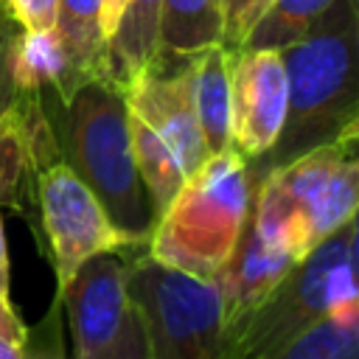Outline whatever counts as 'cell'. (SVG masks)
<instances>
[{
    "mask_svg": "<svg viewBox=\"0 0 359 359\" xmlns=\"http://www.w3.org/2000/svg\"><path fill=\"white\" fill-rule=\"evenodd\" d=\"M67 165L95 194L109 222L135 244L154 224L146 188L137 177L129 143V109L109 79H87L65 98Z\"/></svg>",
    "mask_w": 359,
    "mask_h": 359,
    "instance_id": "cell-4",
    "label": "cell"
},
{
    "mask_svg": "<svg viewBox=\"0 0 359 359\" xmlns=\"http://www.w3.org/2000/svg\"><path fill=\"white\" fill-rule=\"evenodd\" d=\"M3 3H6V0H3Z\"/></svg>",
    "mask_w": 359,
    "mask_h": 359,
    "instance_id": "cell-28",
    "label": "cell"
},
{
    "mask_svg": "<svg viewBox=\"0 0 359 359\" xmlns=\"http://www.w3.org/2000/svg\"><path fill=\"white\" fill-rule=\"evenodd\" d=\"M297 261L289 252L261 238V233L252 224V213H250L230 258L213 278V286L219 292V311H222L224 331L236 325L244 314H250L280 283V278Z\"/></svg>",
    "mask_w": 359,
    "mask_h": 359,
    "instance_id": "cell-11",
    "label": "cell"
},
{
    "mask_svg": "<svg viewBox=\"0 0 359 359\" xmlns=\"http://www.w3.org/2000/svg\"><path fill=\"white\" fill-rule=\"evenodd\" d=\"M45 140L48 126L36 109V95L25 98L14 112L0 118V205L14 202L22 177L39 163Z\"/></svg>",
    "mask_w": 359,
    "mask_h": 359,
    "instance_id": "cell-15",
    "label": "cell"
},
{
    "mask_svg": "<svg viewBox=\"0 0 359 359\" xmlns=\"http://www.w3.org/2000/svg\"><path fill=\"white\" fill-rule=\"evenodd\" d=\"M101 17H104V0H59L53 34L79 81L87 79L112 81Z\"/></svg>",
    "mask_w": 359,
    "mask_h": 359,
    "instance_id": "cell-13",
    "label": "cell"
},
{
    "mask_svg": "<svg viewBox=\"0 0 359 359\" xmlns=\"http://www.w3.org/2000/svg\"><path fill=\"white\" fill-rule=\"evenodd\" d=\"M286 67L280 50L238 48L230 56V140L244 160L266 154L286 118Z\"/></svg>",
    "mask_w": 359,
    "mask_h": 359,
    "instance_id": "cell-8",
    "label": "cell"
},
{
    "mask_svg": "<svg viewBox=\"0 0 359 359\" xmlns=\"http://www.w3.org/2000/svg\"><path fill=\"white\" fill-rule=\"evenodd\" d=\"M129 143H132V157H135L137 177H140V182L146 188V196H149L151 216L157 219L165 210V205L174 199L180 185L185 182V174H182L177 157L171 154V149L157 137V132L149 129L132 112H129Z\"/></svg>",
    "mask_w": 359,
    "mask_h": 359,
    "instance_id": "cell-17",
    "label": "cell"
},
{
    "mask_svg": "<svg viewBox=\"0 0 359 359\" xmlns=\"http://www.w3.org/2000/svg\"><path fill=\"white\" fill-rule=\"evenodd\" d=\"M6 8L25 34H48L56 28L59 0H6Z\"/></svg>",
    "mask_w": 359,
    "mask_h": 359,
    "instance_id": "cell-23",
    "label": "cell"
},
{
    "mask_svg": "<svg viewBox=\"0 0 359 359\" xmlns=\"http://www.w3.org/2000/svg\"><path fill=\"white\" fill-rule=\"evenodd\" d=\"M269 359H359V309L311 325Z\"/></svg>",
    "mask_w": 359,
    "mask_h": 359,
    "instance_id": "cell-19",
    "label": "cell"
},
{
    "mask_svg": "<svg viewBox=\"0 0 359 359\" xmlns=\"http://www.w3.org/2000/svg\"><path fill=\"white\" fill-rule=\"evenodd\" d=\"M163 0H123L115 31L107 42L109 73L121 87L157 59V20Z\"/></svg>",
    "mask_w": 359,
    "mask_h": 359,
    "instance_id": "cell-16",
    "label": "cell"
},
{
    "mask_svg": "<svg viewBox=\"0 0 359 359\" xmlns=\"http://www.w3.org/2000/svg\"><path fill=\"white\" fill-rule=\"evenodd\" d=\"M39 210L53 252L59 292L70 283V278L87 258L135 244L109 222L95 194L65 160L48 163L39 177Z\"/></svg>",
    "mask_w": 359,
    "mask_h": 359,
    "instance_id": "cell-7",
    "label": "cell"
},
{
    "mask_svg": "<svg viewBox=\"0 0 359 359\" xmlns=\"http://www.w3.org/2000/svg\"><path fill=\"white\" fill-rule=\"evenodd\" d=\"M359 309L356 219L345 222L236 325L224 331L233 359H269L311 325Z\"/></svg>",
    "mask_w": 359,
    "mask_h": 359,
    "instance_id": "cell-5",
    "label": "cell"
},
{
    "mask_svg": "<svg viewBox=\"0 0 359 359\" xmlns=\"http://www.w3.org/2000/svg\"><path fill=\"white\" fill-rule=\"evenodd\" d=\"M252 202V177L236 149L208 154L149 233V258L199 280H213L230 258Z\"/></svg>",
    "mask_w": 359,
    "mask_h": 359,
    "instance_id": "cell-3",
    "label": "cell"
},
{
    "mask_svg": "<svg viewBox=\"0 0 359 359\" xmlns=\"http://www.w3.org/2000/svg\"><path fill=\"white\" fill-rule=\"evenodd\" d=\"M0 359H25V345L0 337Z\"/></svg>",
    "mask_w": 359,
    "mask_h": 359,
    "instance_id": "cell-27",
    "label": "cell"
},
{
    "mask_svg": "<svg viewBox=\"0 0 359 359\" xmlns=\"http://www.w3.org/2000/svg\"><path fill=\"white\" fill-rule=\"evenodd\" d=\"M67 306L73 359H93L118 337L126 311V264L115 252L87 258L59 292Z\"/></svg>",
    "mask_w": 359,
    "mask_h": 359,
    "instance_id": "cell-10",
    "label": "cell"
},
{
    "mask_svg": "<svg viewBox=\"0 0 359 359\" xmlns=\"http://www.w3.org/2000/svg\"><path fill=\"white\" fill-rule=\"evenodd\" d=\"M8 286H11V275H8V247H6V230H3V216H0V297L8 300Z\"/></svg>",
    "mask_w": 359,
    "mask_h": 359,
    "instance_id": "cell-25",
    "label": "cell"
},
{
    "mask_svg": "<svg viewBox=\"0 0 359 359\" xmlns=\"http://www.w3.org/2000/svg\"><path fill=\"white\" fill-rule=\"evenodd\" d=\"M126 109L137 115L157 137L171 149L182 174L188 177L199 163L208 157L194 98H191V73L188 65L182 70L165 73L154 59L149 67L135 73L129 81L121 84Z\"/></svg>",
    "mask_w": 359,
    "mask_h": 359,
    "instance_id": "cell-9",
    "label": "cell"
},
{
    "mask_svg": "<svg viewBox=\"0 0 359 359\" xmlns=\"http://www.w3.org/2000/svg\"><path fill=\"white\" fill-rule=\"evenodd\" d=\"M93 359H151L146 325H143L137 309L132 306V300H129V311H126V320H123L118 337L112 339L109 348H104V351H101L98 356H93Z\"/></svg>",
    "mask_w": 359,
    "mask_h": 359,
    "instance_id": "cell-21",
    "label": "cell"
},
{
    "mask_svg": "<svg viewBox=\"0 0 359 359\" xmlns=\"http://www.w3.org/2000/svg\"><path fill=\"white\" fill-rule=\"evenodd\" d=\"M210 45H224L222 11L216 0H163L157 20V59L194 56Z\"/></svg>",
    "mask_w": 359,
    "mask_h": 359,
    "instance_id": "cell-14",
    "label": "cell"
},
{
    "mask_svg": "<svg viewBox=\"0 0 359 359\" xmlns=\"http://www.w3.org/2000/svg\"><path fill=\"white\" fill-rule=\"evenodd\" d=\"M14 17L8 14L6 3L0 0V118L14 112L25 98V93L17 90L14 79H11V67H8V45H11V36H14V28H11Z\"/></svg>",
    "mask_w": 359,
    "mask_h": 359,
    "instance_id": "cell-22",
    "label": "cell"
},
{
    "mask_svg": "<svg viewBox=\"0 0 359 359\" xmlns=\"http://www.w3.org/2000/svg\"><path fill=\"white\" fill-rule=\"evenodd\" d=\"M356 42V0H337L297 42L280 48L289 90L286 118L275 146L255 157L250 174L283 165L317 146L359 137Z\"/></svg>",
    "mask_w": 359,
    "mask_h": 359,
    "instance_id": "cell-1",
    "label": "cell"
},
{
    "mask_svg": "<svg viewBox=\"0 0 359 359\" xmlns=\"http://www.w3.org/2000/svg\"><path fill=\"white\" fill-rule=\"evenodd\" d=\"M222 11V34H224V48L238 50L264 14L269 0H216Z\"/></svg>",
    "mask_w": 359,
    "mask_h": 359,
    "instance_id": "cell-20",
    "label": "cell"
},
{
    "mask_svg": "<svg viewBox=\"0 0 359 359\" xmlns=\"http://www.w3.org/2000/svg\"><path fill=\"white\" fill-rule=\"evenodd\" d=\"M359 137L317 146L252 177V224L264 241L303 261L317 244L356 219Z\"/></svg>",
    "mask_w": 359,
    "mask_h": 359,
    "instance_id": "cell-2",
    "label": "cell"
},
{
    "mask_svg": "<svg viewBox=\"0 0 359 359\" xmlns=\"http://www.w3.org/2000/svg\"><path fill=\"white\" fill-rule=\"evenodd\" d=\"M0 337H6L11 342H20V345L28 342V331L20 323V317L14 314V309H11V303L6 297H0Z\"/></svg>",
    "mask_w": 359,
    "mask_h": 359,
    "instance_id": "cell-24",
    "label": "cell"
},
{
    "mask_svg": "<svg viewBox=\"0 0 359 359\" xmlns=\"http://www.w3.org/2000/svg\"><path fill=\"white\" fill-rule=\"evenodd\" d=\"M337 0H269L241 48L280 50L297 42Z\"/></svg>",
    "mask_w": 359,
    "mask_h": 359,
    "instance_id": "cell-18",
    "label": "cell"
},
{
    "mask_svg": "<svg viewBox=\"0 0 359 359\" xmlns=\"http://www.w3.org/2000/svg\"><path fill=\"white\" fill-rule=\"evenodd\" d=\"M126 294L146 325L151 359H233L213 280L143 255L126 264Z\"/></svg>",
    "mask_w": 359,
    "mask_h": 359,
    "instance_id": "cell-6",
    "label": "cell"
},
{
    "mask_svg": "<svg viewBox=\"0 0 359 359\" xmlns=\"http://www.w3.org/2000/svg\"><path fill=\"white\" fill-rule=\"evenodd\" d=\"M121 8H123V0H104V17H101V25H104V36L109 42L112 31H115V22L121 17Z\"/></svg>",
    "mask_w": 359,
    "mask_h": 359,
    "instance_id": "cell-26",
    "label": "cell"
},
{
    "mask_svg": "<svg viewBox=\"0 0 359 359\" xmlns=\"http://www.w3.org/2000/svg\"><path fill=\"white\" fill-rule=\"evenodd\" d=\"M230 56L224 45H210L188 56L191 98L208 154L233 149L230 140Z\"/></svg>",
    "mask_w": 359,
    "mask_h": 359,
    "instance_id": "cell-12",
    "label": "cell"
}]
</instances>
